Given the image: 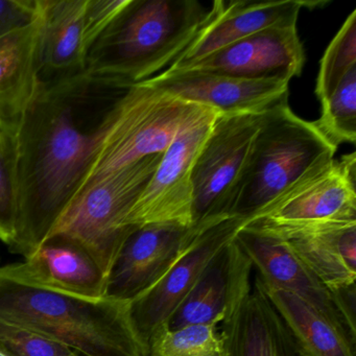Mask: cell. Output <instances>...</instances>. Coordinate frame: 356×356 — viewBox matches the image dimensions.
Masks as SVG:
<instances>
[{"label": "cell", "instance_id": "cell-17", "mask_svg": "<svg viewBox=\"0 0 356 356\" xmlns=\"http://www.w3.org/2000/svg\"><path fill=\"white\" fill-rule=\"evenodd\" d=\"M274 231L326 286L337 293H355L356 222L270 225Z\"/></svg>", "mask_w": 356, "mask_h": 356}, {"label": "cell", "instance_id": "cell-5", "mask_svg": "<svg viewBox=\"0 0 356 356\" xmlns=\"http://www.w3.org/2000/svg\"><path fill=\"white\" fill-rule=\"evenodd\" d=\"M206 109L172 97L145 81L131 85L108 116L81 191L120 168L163 154L179 132Z\"/></svg>", "mask_w": 356, "mask_h": 356}, {"label": "cell", "instance_id": "cell-22", "mask_svg": "<svg viewBox=\"0 0 356 356\" xmlns=\"http://www.w3.org/2000/svg\"><path fill=\"white\" fill-rule=\"evenodd\" d=\"M306 356H355V346L300 298L255 278Z\"/></svg>", "mask_w": 356, "mask_h": 356}, {"label": "cell", "instance_id": "cell-10", "mask_svg": "<svg viewBox=\"0 0 356 356\" xmlns=\"http://www.w3.org/2000/svg\"><path fill=\"white\" fill-rule=\"evenodd\" d=\"M218 115L208 108L179 132L129 210L124 218L127 227L138 228L154 222H178L191 227L193 168Z\"/></svg>", "mask_w": 356, "mask_h": 356}, {"label": "cell", "instance_id": "cell-2", "mask_svg": "<svg viewBox=\"0 0 356 356\" xmlns=\"http://www.w3.org/2000/svg\"><path fill=\"white\" fill-rule=\"evenodd\" d=\"M0 318L86 356H149L130 302L55 291L26 278L15 264L0 266Z\"/></svg>", "mask_w": 356, "mask_h": 356}, {"label": "cell", "instance_id": "cell-29", "mask_svg": "<svg viewBox=\"0 0 356 356\" xmlns=\"http://www.w3.org/2000/svg\"><path fill=\"white\" fill-rule=\"evenodd\" d=\"M0 356H8V355H6L5 353H3V352L0 351Z\"/></svg>", "mask_w": 356, "mask_h": 356}, {"label": "cell", "instance_id": "cell-21", "mask_svg": "<svg viewBox=\"0 0 356 356\" xmlns=\"http://www.w3.org/2000/svg\"><path fill=\"white\" fill-rule=\"evenodd\" d=\"M39 12V11H38ZM40 18L0 37V133L6 134L39 83Z\"/></svg>", "mask_w": 356, "mask_h": 356}, {"label": "cell", "instance_id": "cell-13", "mask_svg": "<svg viewBox=\"0 0 356 356\" xmlns=\"http://www.w3.org/2000/svg\"><path fill=\"white\" fill-rule=\"evenodd\" d=\"M247 224V220L230 216L202 231L157 284L130 302L133 321L145 343L160 325L168 322L210 260Z\"/></svg>", "mask_w": 356, "mask_h": 356}, {"label": "cell", "instance_id": "cell-6", "mask_svg": "<svg viewBox=\"0 0 356 356\" xmlns=\"http://www.w3.org/2000/svg\"><path fill=\"white\" fill-rule=\"evenodd\" d=\"M162 155L139 160L85 186L49 235H62L80 243L108 277L120 248L137 229L127 227L124 218L155 172Z\"/></svg>", "mask_w": 356, "mask_h": 356}, {"label": "cell", "instance_id": "cell-9", "mask_svg": "<svg viewBox=\"0 0 356 356\" xmlns=\"http://www.w3.org/2000/svg\"><path fill=\"white\" fill-rule=\"evenodd\" d=\"M128 0H38L39 81L51 82L85 72L104 31Z\"/></svg>", "mask_w": 356, "mask_h": 356}, {"label": "cell", "instance_id": "cell-26", "mask_svg": "<svg viewBox=\"0 0 356 356\" xmlns=\"http://www.w3.org/2000/svg\"><path fill=\"white\" fill-rule=\"evenodd\" d=\"M0 351L8 356H86L45 335L1 318Z\"/></svg>", "mask_w": 356, "mask_h": 356}, {"label": "cell", "instance_id": "cell-20", "mask_svg": "<svg viewBox=\"0 0 356 356\" xmlns=\"http://www.w3.org/2000/svg\"><path fill=\"white\" fill-rule=\"evenodd\" d=\"M16 268L37 284L89 299L106 298L107 275L80 243L49 235Z\"/></svg>", "mask_w": 356, "mask_h": 356}, {"label": "cell", "instance_id": "cell-25", "mask_svg": "<svg viewBox=\"0 0 356 356\" xmlns=\"http://www.w3.org/2000/svg\"><path fill=\"white\" fill-rule=\"evenodd\" d=\"M356 66V11L354 10L330 44L320 63L316 95L322 103L339 86L343 76Z\"/></svg>", "mask_w": 356, "mask_h": 356}, {"label": "cell", "instance_id": "cell-28", "mask_svg": "<svg viewBox=\"0 0 356 356\" xmlns=\"http://www.w3.org/2000/svg\"><path fill=\"white\" fill-rule=\"evenodd\" d=\"M38 14V0H0V37L32 24Z\"/></svg>", "mask_w": 356, "mask_h": 356}, {"label": "cell", "instance_id": "cell-24", "mask_svg": "<svg viewBox=\"0 0 356 356\" xmlns=\"http://www.w3.org/2000/svg\"><path fill=\"white\" fill-rule=\"evenodd\" d=\"M314 126L335 147L356 141V66L348 72L335 90L322 102Z\"/></svg>", "mask_w": 356, "mask_h": 356}, {"label": "cell", "instance_id": "cell-18", "mask_svg": "<svg viewBox=\"0 0 356 356\" xmlns=\"http://www.w3.org/2000/svg\"><path fill=\"white\" fill-rule=\"evenodd\" d=\"M252 264L233 239L207 264L193 289L165 323L170 329L222 323L251 289Z\"/></svg>", "mask_w": 356, "mask_h": 356}, {"label": "cell", "instance_id": "cell-14", "mask_svg": "<svg viewBox=\"0 0 356 356\" xmlns=\"http://www.w3.org/2000/svg\"><path fill=\"white\" fill-rule=\"evenodd\" d=\"M304 62L303 44L297 24H293L272 26L250 35L180 72L195 70L249 80L291 82L301 74Z\"/></svg>", "mask_w": 356, "mask_h": 356}, {"label": "cell", "instance_id": "cell-8", "mask_svg": "<svg viewBox=\"0 0 356 356\" xmlns=\"http://www.w3.org/2000/svg\"><path fill=\"white\" fill-rule=\"evenodd\" d=\"M234 241L264 282L309 304L356 346V293L331 291L279 235L259 222H248Z\"/></svg>", "mask_w": 356, "mask_h": 356}, {"label": "cell", "instance_id": "cell-3", "mask_svg": "<svg viewBox=\"0 0 356 356\" xmlns=\"http://www.w3.org/2000/svg\"><path fill=\"white\" fill-rule=\"evenodd\" d=\"M197 0H128L93 45L85 72L135 84L170 67L207 20Z\"/></svg>", "mask_w": 356, "mask_h": 356}, {"label": "cell", "instance_id": "cell-19", "mask_svg": "<svg viewBox=\"0 0 356 356\" xmlns=\"http://www.w3.org/2000/svg\"><path fill=\"white\" fill-rule=\"evenodd\" d=\"M222 356H301L295 337L254 282L222 321Z\"/></svg>", "mask_w": 356, "mask_h": 356}, {"label": "cell", "instance_id": "cell-27", "mask_svg": "<svg viewBox=\"0 0 356 356\" xmlns=\"http://www.w3.org/2000/svg\"><path fill=\"white\" fill-rule=\"evenodd\" d=\"M17 197L11 149L5 135L0 134V241L10 247L17 229Z\"/></svg>", "mask_w": 356, "mask_h": 356}, {"label": "cell", "instance_id": "cell-30", "mask_svg": "<svg viewBox=\"0 0 356 356\" xmlns=\"http://www.w3.org/2000/svg\"><path fill=\"white\" fill-rule=\"evenodd\" d=\"M300 352H301V356H306L305 354H304L303 352L301 351V349H300Z\"/></svg>", "mask_w": 356, "mask_h": 356}, {"label": "cell", "instance_id": "cell-7", "mask_svg": "<svg viewBox=\"0 0 356 356\" xmlns=\"http://www.w3.org/2000/svg\"><path fill=\"white\" fill-rule=\"evenodd\" d=\"M262 113L216 118L191 176V228L197 232L230 218L235 189L259 130Z\"/></svg>", "mask_w": 356, "mask_h": 356}, {"label": "cell", "instance_id": "cell-23", "mask_svg": "<svg viewBox=\"0 0 356 356\" xmlns=\"http://www.w3.org/2000/svg\"><path fill=\"white\" fill-rule=\"evenodd\" d=\"M149 356H222L224 339L216 324L170 329L160 325L147 341Z\"/></svg>", "mask_w": 356, "mask_h": 356}, {"label": "cell", "instance_id": "cell-16", "mask_svg": "<svg viewBox=\"0 0 356 356\" xmlns=\"http://www.w3.org/2000/svg\"><path fill=\"white\" fill-rule=\"evenodd\" d=\"M310 3L301 0H216L197 36L165 72H180L214 51L266 29L297 24L302 8Z\"/></svg>", "mask_w": 356, "mask_h": 356}, {"label": "cell", "instance_id": "cell-12", "mask_svg": "<svg viewBox=\"0 0 356 356\" xmlns=\"http://www.w3.org/2000/svg\"><path fill=\"white\" fill-rule=\"evenodd\" d=\"M200 233L178 222H154L135 229L114 260L106 297L132 302L147 293Z\"/></svg>", "mask_w": 356, "mask_h": 356}, {"label": "cell", "instance_id": "cell-4", "mask_svg": "<svg viewBox=\"0 0 356 356\" xmlns=\"http://www.w3.org/2000/svg\"><path fill=\"white\" fill-rule=\"evenodd\" d=\"M337 149L314 122L291 111L287 99L273 106L262 113L230 216L256 220L306 175L332 161Z\"/></svg>", "mask_w": 356, "mask_h": 356}, {"label": "cell", "instance_id": "cell-1", "mask_svg": "<svg viewBox=\"0 0 356 356\" xmlns=\"http://www.w3.org/2000/svg\"><path fill=\"white\" fill-rule=\"evenodd\" d=\"M131 85L86 72L39 81L3 134L11 149L18 207L10 251L26 258L51 234L82 188L108 116Z\"/></svg>", "mask_w": 356, "mask_h": 356}, {"label": "cell", "instance_id": "cell-11", "mask_svg": "<svg viewBox=\"0 0 356 356\" xmlns=\"http://www.w3.org/2000/svg\"><path fill=\"white\" fill-rule=\"evenodd\" d=\"M355 184L351 153L306 175L254 220L293 226L356 222Z\"/></svg>", "mask_w": 356, "mask_h": 356}, {"label": "cell", "instance_id": "cell-15", "mask_svg": "<svg viewBox=\"0 0 356 356\" xmlns=\"http://www.w3.org/2000/svg\"><path fill=\"white\" fill-rule=\"evenodd\" d=\"M145 82L186 103L214 110L220 115L262 113L289 99V82L285 80H249L195 70H164Z\"/></svg>", "mask_w": 356, "mask_h": 356}, {"label": "cell", "instance_id": "cell-31", "mask_svg": "<svg viewBox=\"0 0 356 356\" xmlns=\"http://www.w3.org/2000/svg\"><path fill=\"white\" fill-rule=\"evenodd\" d=\"M0 134H1V133H0Z\"/></svg>", "mask_w": 356, "mask_h": 356}]
</instances>
